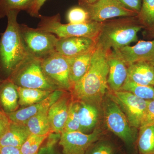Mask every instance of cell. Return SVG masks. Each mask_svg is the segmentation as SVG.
<instances>
[{"instance_id":"obj_25","label":"cell","mask_w":154,"mask_h":154,"mask_svg":"<svg viewBox=\"0 0 154 154\" xmlns=\"http://www.w3.org/2000/svg\"><path fill=\"white\" fill-rule=\"evenodd\" d=\"M119 152L114 141L102 136L89 147L85 154H119Z\"/></svg>"},{"instance_id":"obj_6","label":"cell","mask_w":154,"mask_h":154,"mask_svg":"<svg viewBox=\"0 0 154 154\" xmlns=\"http://www.w3.org/2000/svg\"><path fill=\"white\" fill-rule=\"evenodd\" d=\"M9 79L18 87L53 91L58 88L45 75L41 59L32 57L15 71Z\"/></svg>"},{"instance_id":"obj_20","label":"cell","mask_w":154,"mask_h":154,"mask_svg":"<svg viewBox=\"0 0 154 154\" xmlns=\"http://www.w3.org/2000/svg\"><path fill=\"white\" fill-rule=\"evenodd\" d=\"M19 99L17 86L10 79L0 84V102L6 113L18 110Z\"/></svg>"},{"instance_id":"obj_32","label":"cell","mask_w":154,"mask_h":154,"mask_svg":"<svg viewBox=\"0 0 154 154\" xmlns=\"http://www.w3.org/2000/svg\"><path fill=\"white\" fill-rule=\"evenodd\" d=\"M60 136V134H55L51 137L49 135L48 141L45 145L41 147L37 154H62L58 152L55 147V145L59 140Z\"/></svg>"},{"instance_id":"obj_22","label":"cell","mask_w":154,"mask_h":154,"mask_svg":"<svg viewBox=\"0 0 154 154\" xmlns=\"http://www.w3.org/2000/svg\"><path fill=\"white\" fill-rule=\"evenodd\" d=\"M136 147L139 154H154V124L139 128Z\"/></svg>"},{"instance_id":"obj_29","label":"cell","mask_w":154,"mask_h":154,"mask_svg":"<svg viewBox=\"0 0 154 154\" xmlns=\"http://www.w3.org/2000/svg\"><path fill=\"white\" fill-rule=\"evenodd\" d=\"M49 134L39 135L30 134L20 148L21 154H37L42 145Z\"/></svg>"},{"instance_id":"obj_4","label":"cell","mask_w":154,"mask_h":154,"mask_svg":"<svg viewBox=\"0 0 154 154\" xmlns=\"http://www.w3.org/2000/svg\"><path fill=\"white\" fill-rule=\"evenodd\" d=\"M102 108L107 129L120 139L130 153L134 151L137 148L139 129L131 126L120 107L107 93L102 100Z\"/></svg>"},{"instance_id":"obj_40","label":"cell","mask_w":154,"mask_h":154,"mask_svg":"<svg viewBox=\"0 0 154 154\" xmlns=\"http://www.w3.org/2000/svg\"><path fill=\"white\" fill-rule=\"evenodd\" d=\"M0 148H1V147H0Z\"/></svg>"},{"instance_id":"obj_3","label":"cell","mask_w":154,"mask_h":154,"mask_svg":"<svg viewBox=\"0 0 154 154\" xmlns=\"http://www.w3.org/2000/svg\"><path fill=\"white\" fill-rule=\"evenodd\" d=\"M143 27L137 16L103 22L96 46L110 51L129 45L138 41V33Z\"/></svg>"},{"instance_id":"obj_24","label":"cell","mask_w":154,"mask_h":154,"mask_svg":"<svg viewBox=\"0 0 154 154\" xmlns=\"http://www.w3.org/2000/svg\"><path fill=\"white\" fill-rule=\"evenodd\" d=\"M19 94V105L26 107L42 101L49 96L52 91L22 88L17 86Z\"/></svg>"},{"instance_id":"obj_37","label":"cell","mask_w":154,"mask_h":154,"mask_svg":"<svg viewBox=\"0 0 154 154\" xmlns=\"http://www.w3.org/2000/svg\"><path fill=\"white\" fill-rule=\"evenodd\" d=\"M0 154H22L20 149L13 146H3L0 148Z\"/></svg>"},{"instance_id":"obj_16","label":"cell","mask_w":154,"mask_h":154,"mask_svg":"<svg viewBox=\"0 0 154 154\" xmlns=\"http://www.w3.org/2000/svg\"><path fill=\"white\" fill-rule=\"evenodd\" d=\"M77 101L80 131L84 133H90L98 127L101 117L103 116L102 104Z\"/></svg>"},{"instance_id":"obj_41","label":"cell","mask_w":154,"mask_h":154,"mask_svg":"<svg viewBox=\"0 0 154 154\" xmlns=\"http://www.w3.org/2000/svg\"></svg>"},{"instance_id":"obj_34","label":"cell","mask_w":154,"mask_h":154,"mask_svg":"<svg viewBox=\"0 0 154 154\" xmlns=\"http://www.w3.org/2000/svg\"><path fill=\"white\" fill-rule=\"evenodd\" d=\"M127 8L134 11L138 14L142 5V0H116Z\"/></svg>"},{"instance_id":"obj_42","label":"cell","mask_w":154,"mask_h":154,"mask_svg":"<svg viewBox=\"0 0 154 154\" xmlns=\"http://www.w3.org/2000/svg\"></svg>"},{"instance_id":"obj_28","label":"cell","mask_w":154,"mask_h":154,"mask_svg":"<svg viewBox=\"0 0 154 154\" xmlns=\"http://www.w3.org/2000/svg\"><path fill=\"white\" fill-rule=\"evenodd\" d=\"M138 19L143 26L152 28L154 26V0H142Z\"/></svg>"},{"instance_id":"obj_27","label":"cell","mask_w":154,"mask_h":154,"mask_svg":"<svg viewBox=\"0 0 154 154\" xmlns=\"http://www.w3.org/2000/svg\"><path fill=\"white\" fill-rule=\"evenodd\" d=\"M33 0H0V19L7 17L12 11L28 12Z\"/></svg>"},{"instance_id":"obj_2","label":"cell","mask_w":154,"mask_h":154,"mask_svg":"<svg viewBox=\"0 0 154 154\" xmlns=\"http://www.w3.org/2000/svg\"><path fill=\"white\" fill-rule=\"evenodd\" d=\"M20 11H12L7 15L8 25L0 38V67L11 76L20 66L33 57L25 47L17 22Z\"/></svg>"},{"instance_id":"obj_1","label":"cell","mask_w":154,"mask_h":154,"mask_svg":"<svg viewBox=\"0 0 154 154\" xmlns=\"http://www.w3.org/2000/svg\"><path fill=\"white\" fill-rule=\"evenodd\" d=\"M109 51L96 46L88 72L72 88L71 96L74 100L102 104L109 90L107 83Z\"/></svg>"},{"instance_id":"obj_18","label":"cell","mask_w":154,"mask_h":154,"mask_svg":"<svg viewBox=\"0 0 154 154\" xmlns=\"http://www.w3.org/2000/svg\"><path fill=\"white\" fill-rule=\"evenodd\" d=\"M128 80L143 85L154 86V64L146 61L128 66Z\"/></svg>"},{"instance_id":"obj_19","label":"cell","mask_w":154,"mask_h":154,"mask_svg":"<svg viewBox=\"0 0 154 154\" xmlns=\"http://www.w3.org/2000/svg\"><path fill=\"white\" fill-rule=\"evenodd\" d=\"M30 134L26 125L11 122L8 128L0 137V147L20 149Z\"/></svg>"},{"instance_id":"obj_38","label":"cell","mask_w":154,"mask_h":154,"mask_svg":"<svg viewBox=\"0 0 154 154\" xmlns=\"http://www.w3.org/2000/svg\"><path fill=\"white\" fill-rule=\"evenodd\" d=\"M97 1V0H79V5L86 6L91 5Z\"/></svg>"},{"instance_id":"obj_23","label":"cell","mask_w":154,"mask_h":154,"mask_svg":"<svg viewBox=\"0 0 154 154\" xmlns=\"http://www.w3.org/2000/svg\"><path fill=\"white\" fill-rule=\"evenodd\" d=\"M48 109L33 116L25 122L31 134L44 135L51 133L48 116Z\"/></svg>"},{"instance_id":"obj_17","label":"cell","mask_w":154,"mask_h":154,"mask_svg":"<svg viewBox=\"0 0 154 154\" xmlns=\"http://www.w3.org/2000/svg\"><path fill=\"white\" fill-rule=\"evenodd\" d=\"M68 91L50 107L48 111L51 133L61 134L65 125L71 97Z\"/></svg>"},{"instance_id":"obj_8","label":"cell","mask_w":154,"mask_h":154,"mask_svg":"<svg viewBox=\"0 0 154 154\" xmlns=\"http://www.w3.org/2000/svg\"><path fill=\"white\" fill-rule=\"evenodd\" d=\"M19 29L25 47L33 57L41 59L55 51L58 39L56 35L25 24L19 25Z\"/></svg>"},{"instance_id":"obj_5","label":"cell","mask_w":154,"mask_h":154,"mask_svg":"<svg viewBox=\"0 0 154 154\" xmlns=\"http://www.w3.org/2000/svg\"><path fill=\"white\" fill-rule=\"evenodd\" d=\"M38 28L40 30L52 33L58 38L72 36L88 37L96 40L103 23L89 21L82 24H62L60 14L52 16H40Z\"/></svg>"},{"instance_id":"obj_33","label":"cell","mask_w":154,"mask_h":154,"mask_svg":"<svg viewBox=\"0 0 154 154\" xmlns=\"http://www.w3.org/2000/svg\"><path fill=\"white\" fill-rule=\"evenodd\" d=\"M154 124V100L149 101L140 126Z\"/></svg>"},{"instance_id":"obj_39","label":"cell","mask_w":154,"mask_h":154,"mask_svg":"<svg viewBox=\"0 0 154 154\" xmlns=\"http://www.w3.org/2000/svg\"><path fill=\"white\" fill-rule=\"evenodd\" d=\"M152 29L153 30H154V26L152 28Z\"/></svg>"},{"instance_id":"obj_36","label":"cell","mask_w":154,"mask_h":154,"mask_svg":"<svg viewBox=\"0 0 154 154\" xmlns=\"http://www.w3.org/2000/svg\"><path fill=\"white\" fill-rule=\"evenodd\" d=\"M11 122L6 113L0 111V137L8 128Z\"/></svg>"},{"instance_id":"obj_21","label":"cell","mask_w":154,"mask_h":154,"mask_svg":"<svg viewBox=\"0 0 154 154\" xmlns=\"http://www.w3.org/2000/svg\"><path fill=\"white\" fill-rule=\"evenodd\" d=\"M94 50L75 57H71L69 79L72 88L88 72Z\"/></svg>"},{"instance_id":"obj_13","label":"cell","mask_w":154,"mask_h":154,"mask_svg":"<svg viewBox=\"0 0 154 154\" xmlns=\"http://www.w3.org/2000/svg\"><path fill=\"white\" fill-rule=\"evenodd\" d=\"M115 51L127 66L140 61L154 64V39L138 41L133 46H125Z\"/></svg>"},{"instance_id":"obj_10","label":"cell","mask_w":154,"mask_h":154,"mask_svg":"<svg viewBox=\"0 0 154 154\" xmlns=\"http://www.w3.org/2000/svg\"><path fill=\"white\" fill-rule=\"evenodd\" d=\"M102 136L103 131L99 127L89 134L63 132L59 144L62 147V154H85L89 147Z\"/></svg>"},{"instance_id":"obj_26","label":"cell","mask_w":154,"mask_h":154,"mask_svg":"<svg viewBox=\"0 0 154 154\" xmlns=\"http://www.w3.org/2000/svg\"><path fill=\"white\" fill-rule=\"evenodd\" d=\"M120 91H128L146 101L154 100V86L139 85L127 79Z\"/></svg>"},{"instance_id":"obj_15","label":"cell","mask_w":154,"mask_h":154,"mask_svg":"<svg viewBox=\"0 0 154 154\" xmlns=\"http://www.w3.org/2000/svg\"><path fill=\"white\" fill-rule=\"evenodd\" d=\"M107 63L109 89L112 92L120 91L128 78V66L114 50H110L107 54Z\"/></svg>"},{"instance_id":"obj_30","label":"cell","mask_w":154,"mask_h":154,"mask_svg":"<svg viewBox=\"0 0 154 154\" xmlns=\"http://www.w3.org/2000/svg\"><path fill=\"white\" fill-rule=\"evenodd\" d=\"M80 130L79 119L78 114V101L73 99L72 100L70 103L68 114L63 132L80 131Z\"/></svg>"},{"instance_id":"obj_35","label":"cell","mask_w":154,"mask_h":154,"mask_svg":"<svg viewBox=\"0 0 154 154\" xmlns=\"http://www.w3.org/2000/svg\"><path fill=\"white\" fill-rule=\"evenodd\" d=\"M46 1L47 0H33L32 5L27 12L28 14L31 17L39 18L41 16L39 13V11Z\"/></svg>"},{"instance_id":"obj_9","label":"cell","mask_w":154,"mask_h":154,"mask_svg":"<svg viewBox=\"0 0 154 154\" xmlns=\"http://www.w3.org/2000/svg\"><path fill=\"white\" fill-rule=\"evenodd\" d=\"M107 94L120 107L131 126L139 129L148 101L128 91L112 92L110 91Z\"/></svg>"},{"instance_id":"obj_14","label":"cell","mask_w":154,"mask_h":154,"mask_svg":"<svg viewBox=\"0 0 154 154\" xmlns=\"http://www.w3.org/2000/svg\"><path fill=\"white\" fill-rule=\"evenodd\" d=\"M66 91L57 89L53 91L49 96L40 102L26 106L11 113H6L11 122L25 124L33 116L48 109L54 103L59 99Z\"/></svg>"},{"instance_id":"obj_31","label":"cell","mask_w":154,"mask_h":154,"mask_svg":"<svg viewBox=\"0 0 154 154\" xmlns=\"http://www.w3.org/2000/svg\"><path fill=\"white\" fill-rule=\"evenodd\" d=\"M66 19L68 23L73 24H82L91 21V18L87 9L79 5L72 7L66 14Z\"/></svg>"},{"instance_id":"obj_11","label":"cell","mask_w":154,"mask_h":154,"mask_svg":"<svg viewBox=\"0 0 154 154\" xmlns=\"http://www.w3.org/2000/svg\"><path fill=\"white\" fill-rule=\"evenodd\" d=\"M82 6L89 12L91 21L100 23L116 17L138 16L137 13L127 8L116 0H97L94 4Z\"/></svg>"},{"instance_id":"obj_12","label":"cell","mask_w":154,"mask_h":154,"mask_svg":"<svg viewBox=\"0 0 154 154\" xmlns=\"http://www.w3.org/2000/svg\"><path fill=\"white\" fill-rule=\"evenodd\" d=\"M96 40L82 36L58 38L55 51L68 57H73L92 51L96 47Z\"/></svg>"},{"instance_id":"obj_7","label":"cell","mask_w":154,"mask_h":154,"mask_svg":"<svg viewBox=\"0 0 154 154\" xmlns=\"http://www.w3.org/2000/svg\"><path fill=\"white\" fill-rule=\"evenodd\" d=\"M71 57L54 51L41 59L42 71L48 80L58 89L71 91L72 85L70 81Z\"/></svg>"}]
</instances>
